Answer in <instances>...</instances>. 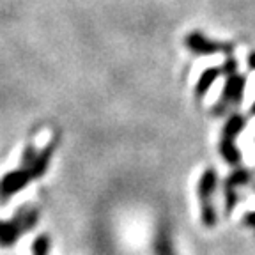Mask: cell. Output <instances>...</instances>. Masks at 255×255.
I'll list each match as a JSON object with an SVG mask.
<instances>
[{
	"label": "cell",
	"instance_id": "obj_1",
	"mask_svg": "<svg viewBox=\"0 0 255 255\" xmlns=\"http://www.w3.org/2000/svg\"><path fill=\"white\" fill-rule=\"evenodd\" d=\"M59 145V138H53L46 147L37 151L32 143H28L21 156V163L16 170H11L0 179V202H7L12 195L20 193L30 183L41 179L48 170L52 161L53 151Z\"/></svg>",
	"mask_w": 255,
	"mask_h": 255
},
{
	"label": "cell",
	"instance_id": "obj_2",
	"mask_svg": "<svg viewBox=\"0 0 255 255\" xmlns=\"http://www.w3.org/2000/svg\"><path fill=\"white\" fill-rule=\"evenodd\" d=\"M39 220V211L36 207H21L14 216L7 222H0V248H9L16 245V241L28 231Z\"/></svg>",
	"mask_w": 255,
	"mask_h": 255
},
{
	"label": "cell",
	"instance_id": "obj_3",
	"mask_svg": "<svg viewBox=\"0 0 255 255\" xmlns=\"http://www.w3.org/2000/svg\"><path fill=\"white\" fill-rule=\"evenodd\" d=\"M32 252H34V255H48V252H50V238L48 236H39L34 241Z\"/></svg>",
	"mask_w": 255,
	"mask_h": 255
}]
</instances>
